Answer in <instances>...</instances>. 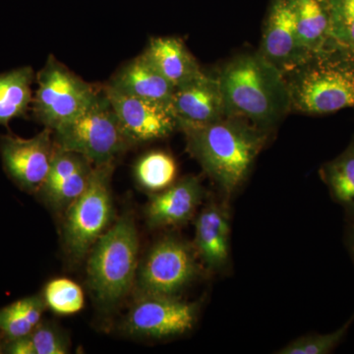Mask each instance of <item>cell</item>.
I'll return each instance as SVG.
<instances>
[{"label": "cell", "mask_w": 354, "mask_h": 354, "mask_svg": "<svg viewBox=\"0 0 354 354\" xmlns=\"http://www.w3.org/2000/svg\"><path fill=\"white\" fill-rule=\"evenodd\" d=\"M108 84L124 94L169 108L176 88L143 53L122 65Z\"/></svg>", "instance_id": "17"}, {"label": "cell", "mask_w": 354, "mask_h": 354, "mask_svg": "<svg viewBox=\"0 0 354 354\" xmlns=\"http://www.w3.org/2000/svg\"><path fill=\"white\" fill-rule=\"evenodd\" d=\"M113 169L114 162L94 165L87 187L64 211V244L70 259L75 262L88 256L113 221Z\"/></svg>", "instance_id": "6"}, {"label": "cell", "mask_w": 354, "mask_h": 354, "mask_svg": "<svg viewBox=\"0 0 354 354\" xmlns=\"http://www.w3.org/2000/svg\"><path fill=\"white\" fill-rule=\"evenodd\" d=\"M59 148L87 158L94 165L114 162L130 147L102 85L82 113L53 131Z\"/></svg>", "instance_id": "5"}, {"label": "cell", "mask_w": 354, "mask_h": 354, "mask_svg": "<svg viewBox=\"0 0 354 354\" xmlns=\"http://www.w3.org/2000/svg\"><path fill=\"white\" fill-rule=\"evenodd\" d=\"M35 81L36 73L31 66L0 73V127H8L11 120L27 115Z\"/></svg>", "instance_id": "20"}, {"label": "cell", "mask_w": 354, "mask_h": 354, "mask_svg": "<svg viewBox=\"0 0 354 354\" xmlns=\"http://www.w3.org/2000/svg\"><path fill=\"white\" fill-rule=\"evenodd\" d=\"M201 264L192 244L174 236L160 239L138 268L137 297H178L199 277Z\"/></svg>", "instance_id": "8"}, {"label": "cell", "mask_w": 354, "mask_h": 354, "mask_svg": "<svg viewBox=\"0 0 354 354\" xmlns=\"http://www.w3.org/2000/svg\"><path fill=\"white\" fill-rule=\"evenodd\" d=\"M102 88L132 146L167 138L178 129L169 106L124 94L108 83Z\"/></svg>", "instance_id": "11"}, {"label": "cell", "mask_w": 354, "mask_h": 354, "mask_svg": "<svg viewBox=\"0 0 354 354\" xmlns=\"http://www.w3.org/2000/svg\"><path fill=\"white\" fill-rule=\"evenodd\" d=\"M171 109L177 125H206L225 116L220 82L216 74L204 73L176 88Z\"/></svg>", "instance_id": "14"}, {"label": "cell", "mask_w": 354, "mask_h": 354, "mask_svg": "<svg viewBox=\"0 0 354 354\" xmlns=\"http://www.w3.org/2000/svg\"><path fill=\"white\" fill-rule=\"evenodd\" d=\"M46 309L43 295L17 300L0 309V335L10 342L29 335L41 321Z\"/></svg>", "instance_id": "22"}, {"label": "cell", "mask_w": 354, "mask_h": 354, "mask_svg": "<svg viewBox=\"0 0 354 354\" xmlns=\"http://www.w3.org/2000/svg\"><path fill=\"white\" fill-rule=\"evenodd\" d=\"M132 216L124 215L88 254V286L95 302L111 309L127 297L138 272L139 239Z\"/></svg>", "instance_id": "4"}, {"label": "cell", "mask_w": 354, "mask_h": 354, "mask_svg": "<svg viewBox=\"0 0 354 354\" xmlns=\"http://www.w3.org/2000/svg\"><path fill=\"white\" fill-rule=\"evenodd\" d=\"M46 308L58 315H73L85 306L82 288L75 281L66 278L51 279L43 292Z\"/></svg>", "instance_id": "26"}, {"label": "cell", "mask_w": 354, "mask_h": 354, "mask_svg": "<svg viewBox=\"0 0 354 354\" xmlns=\"http://www.w3.org/2000/svg\"><path fill=\"white\" fill-rule=\"evenodd\" d=\"M230 223L227 206L211 200L197 216L194 248L209 272L227 269L230 258Z\"/></svg>", "instance_id": "15"}, {"label": "cell", "mask_w": 354, "mask_h": 354, "mask_svg": "<svg viewBox=\"0 0 354 354\" xmlns=\"http://www.w3.org/2000/svg\"><path fill=\"white\" fill-rule=\"evenodd\" d=\"M178 130L191 157L227 198L244 183L269 137V132L232 116L206 125H181Z\"/></svg>", "instance_id": "1"}, {"label": "cell", "mask_w": 354, "mask_h": 354, "mask_svg": "<svg viewBox=\"0 0 354 354\" xmlns=\"http://www.w3.org/2000/svg\"><path fill=\"white\" fill-rule=\"evenodd\" d=\"M199 305L179 297H137L128 312L123 329L127 334L147 339H167L186 334L197 321Z\"/></svg>", "instance_id": "9"}, {"label": "cell", "mask_w": 354, "mask_h": 354, "mask_svg": "<svg viewBox=\"0 0 354 354\" xmlns=\"http://www.w3.org/2000/svg\"><path fill=\"white\" fill-rule=\"evenodd\" d=\"M53 131L44 127L32 138L0 135V157L7 176L20 189L37 194L50 171L55 153Z\"/></svg>", "instance_id": "10"}, {"label": "cell", "mask_w": 354, "mask_h": 354, "mask_svg": "<svg viewBox=\"0 0 354 354\" xmlns=\"http://www.w3.org/2000/svg\"><path fill=\"white\" fill-rule=\"evenodd\" d=\"M36 82L32 113L53 131L82 113L101 88L86 82L53 55L36 74Z\"/></svg>", "instance_id": "7"}, {"label": "cell", "mask_w": 354, "mask_h": 354, "mask_svg": "<svg viewBox=\"0 0 354 354\" xmlns=\"http://www.w3.org/2000/svg\"><path fill=\"white\" fill-rule=\"evenodd\" d=\"M298 39L308 57L327 50L330 21L328 0H295Z\"/></svg>", "instance_id": "19"}, {"label": "cell", "mask_w": 354, "mask_h": 354, "mask_svg": "<svg viewBox=\"0 0 354 354\" xmlns=\"http://www.w3.org/2000/svg\"><path fill=\"white\" fill-rule=\"evenodd\" d=\"M321 179L329 189L330 197L354 216V138L346 150L321 167Z\"/></svg>", "instance_id": "21"}, {"label": "cell", "mask_w": 354, "mask_h": 354, "mask_svg": "<svg viewBox=\"0 0 354 354\" xmlns=\"http://www.w3.org/2000/svg\"><path fill=\"white\" fill-rule=\"evenodd\" d=\"M330 35L329 48L354 58V0H328Z\"/></svg>", "instance_id": "25"}, {"label": "cell", "mask_w": 354, "mask_h": 354, "mask_svg": "<svg viewBox=\"0 0 354 354\" xmlns=\"http://www.w3.org/2000/svg\"><path fill=\"white\" fill-rule=\"evenodd\" d=\"M346 242H348L349 253H351V258H353L354 263V216H351V221L348 225V234H346Z\"/></svg>", "instance_id": "28"}, {"label": "cell", "mask_w": 354, "mask_h": 354, "mask_svg": "<svg viewBox=\"0 0 354 354\" xmlns=\"http://www.w3.org/2000/svg\"><path fill=\"white\" fill-rule=\"evenodd\" d=\"M204 198V188L194 176L183 177L167 189L153 193L146 207L150 227H174L187 223Z\"/></svg>", "instance_id": "16"}, {"label": "cell", "mask_w": 354, "mask_h": 354, "mask_svg": "<svg viewBox=\"0 0 354 354\" xmlns=\"http://www.w3.org/2000/svg\"><path fill=\"white\" fill-rule=\"evenodd\" d=\"M354 322V315L339 329L328 334L304 335L290 342L283 348L277 351L279 354H328L332 353L344 337L348 334L349 328Z\"/></svg>", "instance_id": "27"}, {"label": "cell", "mask_w": 354, "mask_h": 354, "mask_svg": "<svg viewBox=\"0 0 354 354\" xmlns=\"http://www.w3.org/2000/svg\"><path fill=\"white\" fill-rule=\"evenodd\" d=\"M216 74L225 116L242 118L270 132L291 113L285 75L258 51L235 55Z\"/></svg>", "instance_id": "2"}, {"label": "cell", "mask_w": 354, "mask_h": 354, "mask_svg": "<svg viewBox=\"0 0 354 354\" xmlns=\"http://www.w3.org/2000/svg\"><path fill=\"white\" fill-rule=\"evenodd\" d=\"M3 351L10 354H66L69 342L58 328L41 321L29 335L7 342Z\"/></svg>", "instance_id": "24"}, {"label": "cell", "mask_w": 354, "mask_h": 354, "mask_svg": "<svg viewBox=\"0 0 354 354\" xmlns=\"http://www.w3.org/2000/svg\"><path fill=\"white\" fill-rule=\"evenodd\" d=\"M94 165L55 144L50 171L37 195L55 211H65L87 187Z\"/></svg>", "instance_id": "13"}, {"label": "cell", "mask_w": 354, "mask_h": 354, "mask_svg": "<svg viewBox=\"0 0 354 354\" xmlns=\"http://www.w3.org/2000/svg\"><path fill=\"white\" fill-rule=\"evenodd\" d=\"M257 51L285 76L311 57L298 39L295 0H270Z\"/></svg>", "instance_id": "12"}, {"label": "cell", "mask_w": 354, "mask_h": 354, "mask_svg": "<svg viewBox=\"0 0 354 354\" xmlns=\"http://www.w3.org/2000/svg\"><path fill=\"white\" fill-rule=\"evenodd\" d=\"M135 178L144 189L157 193L176 181L177 165L171 153L152 151L139 158L134 167Z\"/></svg>", "instance_id": "23"}, {"label": "cell", "mask_w": 354, "mask_h": 354, "mask_svg": "<svg viewBox=\"0 0 354 354\" xmlns=\"http://www.w3.org/2000/svg\"><path fill=\"white\" fill-rule=\"evenodd\" d=\"M143 55L176 88L204 73L196 58L177 37L151 39Z\"/></svg>", "instance_id": "18"}, {"label": "cell", "mask_w": 354, "mask_h": 354, "mask_svg": "<svg viewBox=\"0 0 354 354\" xmlns=\"http://www.w3.org/2000/svg\"><path fill=\"white\" fill-rule=\"evenodd\" d=\"M291 111L325 115L354 106V58L329 50L286 75Z\"/></svg>", "instance_id": "3"}]
</instances>
